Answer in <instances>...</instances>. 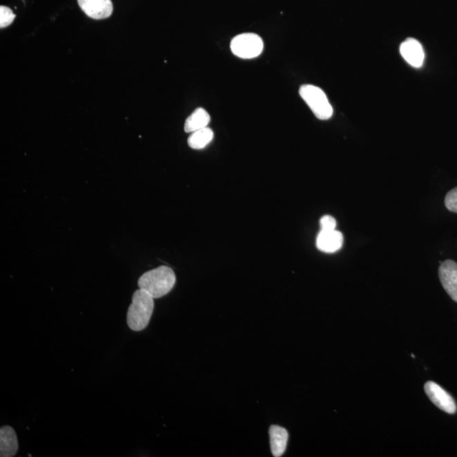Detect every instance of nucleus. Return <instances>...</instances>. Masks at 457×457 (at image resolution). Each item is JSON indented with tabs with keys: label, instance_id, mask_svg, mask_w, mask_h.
<instances>
[{
	"label": "nucleus",
	"instance_id": "nucleus-5",
	"mask_svg": "<svg viewBox=\"0 0 457 457\" xmlns=\"http://www.w3.org/2000/svg\"><path fill=\"white\" fill-rule=\"evenodd\" d=\"M425 391L427 395L438 409L449 414H454L456 411V405L451 395L440 386L439 384L429 381L425 384Z\"/></svg>",
	"mask_w": 457,
	"mask_h": 457
},
{
	"label": "nucleus",
	"instance_id": "nucleus-4",
	"mask_svg": "<svg viewBox=\"0 0 457 457\" xmlns=\"http://www.w3.org/2000/svg\"><path fill=\"white\" fill-rule=\"evenodd\" d=\"M230 49L237 57L249 59L259 57L263 50V41L255 33L237 35L230 43Z\"/></svg>",
	"mask_w": 457,
	"mask_h": 457
},
{
	"label": "nucleus",
	"instance_id": "nucleus-9",
	"mask_svg": "<svg viewBox=\"0 0 457 457\" xmlns=\"http://www.w3.org/2000/svg\"><path fill=\"white\" fill-rule=\"evenodd\" d=\"M343 241V235L338 230H320L316 245L321 252L333 253L342 248Z\"/></svg>",
	"mask_w": 457,
	"mask_h": 457
},
{
	"label": "nucleus",
	"instance_id": "nucleus-13",
	"mask_svg": "<svg viewBox=\"0 0 457 457\" xmlns=\"http://www.w3.org/2000/svg\"><path fill=\"white\" fill-rule=\"evenodd\" d=\"M214 139V131L209 127L192 132L188 138V145L192 149H205Z\"/></svg>",
	"mask_w": 457,
	"mask_h": 457
},
{
	"label": "nucleus",
	"instance_id": "nucleus-1",
	"mask_svg": "<svg viewBox=\"0 0 457 457\" xmlns=\"http://www.w3.org/2000/svg\"><path fill=\"white\" fill-rule=\"evenodd\" d=\"M176 281L175 272L169 267L160 266L143 274L138 279V286L156 299L171 292Z\"/></svg>",
	"mask_w": 457,
	"mask_h": 457
},
{
	"label": "nucleus",
	"instance_id": "nucleus-14",
	"mask_svg": "<svg viewBox=\"0 0 457 457\" xmlns=\"http://www.w3.org/2000/svg\"><path fill=\"white\" fill-rule=\"evenodd\" d=\"M15 18H16V15L8 7L3 6L0 7V28H7L12 24Z\"/></svg>",
	"mask_w": 457,
	"mask_h": 457
},
{
	"label": "nucleus",
	"instance_id": "nucleus-6",
	"mask_svg": "<svg viewBox=\"0 0 457 457\" xmlns=\"http://www.w3.org/2000/svg\"><path fill=\"white\" fill-rule=\"evenodd\" d=\"M78 5L86 16L94 20H103L113 13L111 0H77Z\"/></svg>",
	"mask_w": 457,
	"mask_h": 457
},
{
	"label": "nucleus",
	"instance_id": "nucleus-11",
	"mask_svg": "<svg viewBox=\"0 0 457 457\" xmlns=\"http://www.w3.org/2000/svg\"><path fill=\"white\" fill-rule=\"evenodd\" d=\"M272 454L275 457L284 454L288 442L289 434L282 427L272 425L270 429Z\"/></svg>",
	"mask_w": 457,
	"mask_h": 457
},
{
	"label": "nucleus",
	"instance_id": "nucleus-16",
	"mask_svg": "<svg viewBox=\"0 0 457 457\" xmlns=\"http://www.w3.org/2000/svg\"><path fill=\"white\" fill-rule=\"evenodd\" d=\"M321 230H334L336 228V221L330 215H324L320 220Z\"/></svg>",
	"mask_w": 457,
	"mask_h": 457
},
{
	"label": "nucleus",
	"instance_id": "nucleus-12",
	"mask_svg": "<svg viewBox=\"0 0 457 457\" xmlns=\"http://www.w3.org/2000/svg\"><path fill=\"white\" fill-rule=\"evenodd\" d=\"M210 122V115L205 109L198 108L188 117L185 122L184 130L189 132H194L207 127Z\"/></svg>",
	"mask_w": 457,
	"mask_h": 457
},
{
	"label": "nucleus",
	"instance_id": "nucleus-2",
	"mask_svg": "<svg viewBox=\"0 0 457 457\" xmlns=\"http://www.w3.org/2000/svg\"><path fill=\"white\" fill-rule=\"evenodd\" d=\"M154 298L144 290H136L127 312V324L133 331H142L149 326L154 309Z\"/></svg>",
	"mask_w": 457,
	"mask_h": 457
},
{
	"label": "nucleus",
	"instance_id": "nucleus-3",
	"mask_svg": "<svg viewBox=\"0 0 457 457\" xmlns=\"http://www.w3.org/2000/svg\"><path fill=\"white\" fill-rule=\"evenodd\" d=\"M299 94L317 118L326 120L330 119L333 115V108L328 102L326 93L318 86L308 84L302 85Z\"/></svg>",
	"mask_w": 457,
	"mask_h": 457
},
{
	"label": "nucleus",
	"instance_id": "nucleus-8",
	"mask_svg": "<svg viewBox=\"0 0 457 457\" xmlns=\"http://www.w3.org/2000/svg\"><path fill=\"white\" fill-rule=\"evenodd\" d=\"M400 55L411 66L420 68L425 62V51L419 41L409 39L403 41L400 47Z\"/></svg>",
	"mask_w": 457,
	"mask_h": 457
},
{
	"label": "nucleus",
	"instance_id": "nucleus-7",
	"mask_svg": "<svg viewBox=\"0 0 457 457\" xmlns=\"http://www.w3.org/2000/svg\"><path fill=\"white\" fill-rule=\"evenodd\" d=\"M439 274L445 292L453 301L457 302V263L452 260L442 263Z\"/></svg>",
	"mask_w": 457,
	"mask_h": 457
},
{
	"label": "nucleus",
	"instance_id": "nucleus-10",
	"mask_svg": "<svg viewBox=\"0 0 457 457\" xmlns=\"http://www.w3.org/2000/svg\"><path fill=\"white\" fill-rule=\"evenodd\" d=\"M18 451L16 431L12 427L3 426L0 429V456L12 457Z\"/></svg>",
	"mask_w": 457,
	"mask_h": 457
},
{
	"label": "nucleus",
	"instance_id": "nucleus-15",
	"mask_svg": "<svg viewBox=\"0 0 457 457\" xmlns=\"http://www.w3.org/2000/svg\"><path fill=\"white\" fill-rule=\"evenodd\" d=\"M445 207L453 213H457V187L449 192L445 199Z\"/></svg>",
	"mask_w": 457,
	"mask_h": 457
}]
</instances>
